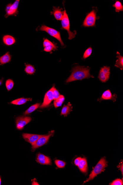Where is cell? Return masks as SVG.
Masks as SVG:
<instances>
[{
	"instance_id": "6da1fadb",
	"label": "cell",
	"mask_w": 123,
	"mask_h": 185,
	"mask_svg": "<svg viewBox=\"0 0 123 185\" xmlns=\"http://www.w3.org/2000/svg\"><path fill=\"white\" fill-rule=\"evenodd\" d=\"M90 68L87 66H76L74 67L71 71V75L67 79L66 82L79 80L86 78L94 77L90 73Z\"/></svg>"
},
{
	"instance_id": "7a4b0ae2",
	"label": "cell",
	"mask_w": 123,
	"mask_h": 185,
	"mask_svg": "<svg viewBox=\"0 0 123 185\" xmlns=\"http://www.w3.org/2000/svg\"><path fill=\"white\" fill-rule=\"evenodd\" d=\"M107 166V162L104 158H102L99 162L95 167L94 169L91 171L89 177L84 182V183L88 182L90 180H92L95 177L104 171L105 168Z\"/></svg>"
},
{
	"instance_id": "3957f363",
	"label": "cell",
	"mask_w": 123,
	"mask_h": 185,
	"mask_svg": "<svg viewBox=\"0 0 123 185\" xmlns=\"http://www.w3.org/2000/svg\"><path fill=\"white\" fill-rule=\"evenodd\" d=\"M61 25L62 29L66 30L69 34L68 39L72 40L75 38L76 33L75 31L74 32H72L70 30V24L69 18L65 9L64 10L63 17L61 20Z\"/></svg>"
},
{
	"instance_id": "277c9868",
	"label": "cell",
	"mask_w": 123,
	"mask_h": 185,
	"mask_svg": "<svg viewBox=\"0 0 123 185\" xmlns=\"http://www.w3.org/2000/svg\"><path fill=\"white\" fill-rule=\"evenodd\" d=\"M96 12L97 10L94 8L88 13L83 22V26L86 27L95 26L96 20L98 19Z\"/></svg>"
},
{
	"instance_id": "5b68a950",
	"label": "cell",
	"mask_w": 123,
	"mask_h": 185,
	"mask_svg": "<svg viewBox=\"0 0 123 185\" xmlns=\"http://www.w3.org/2000/svg\"><path fill=\"white\" fill-rule=\"evenodd\" d=\"M40 30L45 31L49 35L51 36L54 37L60 41L62 46H64V44L62 41L61 36H60V33L56 30L53 29L52 28L49 27L45 26V25H43L39 28Z\"/></svg>"
},
{
	"instance_id": "8992f818",
	"label": "cell",
	"mask_w": 123,
	"mask_h": 185,
	"mask_svg": "<svg viewBox=\"0 0 123 185\" xmlns=\"http://www.w3.org/2000/svg\"><path fill=\"white\" fill-rule=\"evenodd\" d=\"M54 134V131H51L48 134L41 136L34 144L32 145V150H35L46 144L49 140L50 137L52 136Z\"/></svg>"
},
{
	"instance_id": "52a82bcc",
	"label": "cell",
	"mask_w": 123,
	"mask_h": 185,
	"mask_svg": "<svg viewBox=\"0 0 123 185\" xmlns=\"http://www.w3.org/2000/svg\"><path fill=\"white\" fill-rule=\"evenodd\" d=\"M110 69L109 66H104L100 69L98 78L102 82H106L109 79Z\"/></svg>"
},
{
	"instance_id": "ba28073f",
	"label": "cell",
	"mask_w": 123,
	"mask_h": 185,
	"mask_svg": "<svg viewBox=\"0 0 123 185\" xmlns=\"http://www.w3.org/2000/svg\"><path fill=\"white\" fill-rule=\"evenodd\" d=\"M32 120V118L29 116L19 117L16 119V125L17 129H23L24 127Z\"/></svg>"
},
{
	"instance_id": "9c48e42d",
	"label": "cell",
	"mask_w": 123,
	"mask_h": 185,
	"mask_svg": "<svg viewBox=\"0 0 123 185\" xmlns=\"http://www.w3.org/2000/svg\"><path fill=\"white\" fill-rule=\"evenodd\" d=\"M53 100H54V97L53 96L52 89L51 88L46 93L44 96L43 103L40 108H43L47 107L49 106L50 103Z\"/></svg>"
},
{
	"instance_id": "30bf717a",
	"label": "cell",
	"mask_w": 123,
	"mask_h": 185,
	"mask_svg": "<svg viewBox=\"0 0 123 185\" xmlns=\"http://www.w3.org/2000/svg\"><path fill=\"white\" fill-rule=\"evenodd\" d=\"M57 43L51 42L47 38H44L43 47L44 51L50 52L53 50L57 49Z\"/></svg>"
},
{
	"instance_id": "8fae6325",
	"label": "cell",
	"mask_w": 123,
	"mask_h": 185,
	"mask_svg": "<svg viewBox=\"0 0 123 185\" xmlns=\"http://www.w3.org/2000/svg\"><path fill=\"white\" fill-rule=\"evenodd\" d=\"M36 161L41 165H51V159L48 157L41 153H38L37 155Z\"/></svg>"
},
{
	"instance_id": "7c38bea8",
	"label": "cell",
	"mask_w": 123,
	"mask_h": 185,
	"mask_svg": "<svg viewBox=\"0 0 123 185\" xmlns=\"http://www.w3.org/2000/svg\"><path fill=\"white\" fill-rule=\"evenodd\" d=\"M117 95L116 94H112L110 90H106L103 93L101 97L99 98L98 100L99 101H101L103 100H111L114 102L116 101Z\"/></svg>"
},
{
	"instance_id": "4fadbf2b",
	"label": "cell",
	"mask_w": 123,
	"mask_h": 185,
	"mask_svg": "<svg viewBox=\"0 0 123 185\" xmlns=\"http://www.w3.org/2000/svg\"><path fill=\"white\" fill-rule=\"evenodd\" d=\"M23 138L26 141L32 145L34 144L42 135L36 134H23Z\"/></svg>"
},
{
	"instance_id": "5bb4252c",
	"label": "cell",
	"mask_w": 123,
	"mask_h": 185,
	"mask_svg": "<svg viewBox=\"0 0 123 185\" xmlns=\"http://www.w3.org/2000/svg\"><path fill=\"white\" fill-rule=\"evenodd\" d=\"M19 1L17 0L12 4L11 7L8 11L6 12V14L5 15V17H8L10 16H14L18 13V7L19 4Z\"/></svg>"
},
{
	"instance_id": "9a60e30c",
	"label": "cell",
	"mask_w": 123,
	"mask_h": 185,
	"mask_svg": "<svg viewBox=\"0 0 123 185\" xmlns=\"http://www.w3.org/2000/svg\"><path fill=\"white\" fill-rule=\"evenodd\" d=\"M60 7H53V11L51 12V14L54 15L55 18L57 20H62L63 17L64 11Z\"/></svg>"
},
{
	"instance_id": "2e32d148",
	"label": "cell",
	"mask_w": 123,
	"mask_h": 185,
	"mask_svg": "<svg viewBox=\"0 0 123 185\" xmlns=\"http://www.w3.org/2000/svg\"><path fill=\"white\" fill-rule=\"evenodd\" d=\"M78 168L81 172L86 173L88 170L87 162L85 158H81L78 165Z\"/></svg>"
},
{
	"instance_id": "e0dca14e",
	"label": "cell",
	"mask_w": 123,
	"mask_h": 185,
	"mask_svg": "<svg viewBox=\"0 0 123 185\" xmlns=\"http://www.w3.org/2000/svg\"><path fill=\"white\" fill-rule=\"evenodd\" d=\"M3 41L7 46H11L15 43V39L13 36L10 35H5L3 37Z\"/></svg>"
},
{
	"instance_id": "ac0fdd59",
	"label": "cell",
	"mask_w": 123,
	"mask_h": 185,
	"mask_svg": "<svg viewBox=\"0 0 123 185\" xmlns=\"http://www.w3.org/2000/svg\"><path fill=\"white\" fill-rule=\"evenodd\" d=\"M72 104L70 103H69L67 105L63 106L62 109L61 114V115H63L64 116H67L68 114H69L71 111H72Z\"/></svg>"
},
{
	"instance_id": "d6986e66",
	"label": "cell",
	"mask_w": 123,
	"mask_h": 185,
	"mask_svg": "<svg viewBox=\"0 0 123 185\" xmlns=\"http://www.w3.org/2000/svg\"><path fill=\"white\" fill-rule=\"evenodd\" d=\"M32 98H22L16 99V100L12 101L11 104L15 105H22L25 104L27 102L32 100Z\"/></svg>"
},
{
	"instance_id": "ffe728a7",
	"label": "cell",
	"mask_w": 123,
	"mask_h": 185,
	"mask_svg": "<svg viewBox=\"0 0 123 185\" xmlns=\"http://www.w3.org/2000/svg\"><path fill=\"white\" fill-rule=\"evenodd\" d=\"M11 59V56L10 55L9 53L7 52L4 56L0 57V64L4 65L8 63L10 61Z\"/></svg>"
},
{
	"instance_id": "44dd1931",
	"label": "cell",
	"mask_w": 123,
	"mask_h": 185,
	"mask_svg": "<svg viewBox=\"0 0 123 185\" xmlns=\"http://www.w3.org/2000/svg\"><path fill=\"white\" fill-rule=\"evenodd\" d=\"M117 58L118 59L116 61V64H115V66L119 68L121 70H122L123 69V56H121L118 52H117Z\"/></svg>"
},
{
	"instance_id": "7402d4cb",
	"label": "cell",
	"mask_w": 123,
	"mask_h": 185,
	"mask_svg": "<svg viewBox=\"0 0 123 185\" xmlns=\"http://www.w3.org/2000/svg\"><path fill=\"white\" fill-rule=\"evenodd\" d=\"M40 105V103H37L36 104L32 105L24 112V114L25 115H27L32 113L34 111L36 110L39 107Z\"/></svg>"
},
{
	"instance_id": "603a6c76",
	"label": "cell",
	"mask_w": 123,
	"mask_h": 185,
	"mask_svg": "<svg viewBox=\"0 0 123 185\" xmlns=\"http://www.w3.org/2000/svg\"><path fill=\"white\" fill-rule=\"evenodd\" d=\"M25 71L27 73L29 74L32 75L35 73V67L32 65L29 64H26L25 65Z\"/></svg>"
},
{
	"instance_id": "cb8c5ba5",
	"label": "cell",
	"mask_w": 123,
	"mask_h": 185,
	"mask_svg": "<svg viewBox=\"0 0 123 185\" xmlns=\"http://www.w3.org/2000/svg\"><path fill=\"white\" fill-rule=\"evenodd\" d=\"M113 7L115 8V11L117 12H119V11H123V6L120 1H117L113 5Z\"/></svg>"
},
{
	"instance_id": "d4e9b609",
	"label": "cell",
	"mask_w": 123,
	"mask_h": 185,
	"mask_svg": "<svg viewBox=\"0 0 123 185\" xmlns=\"http://www.w3.org/2000/svg\"><path fill=\"white\" fill-rule=\"evenodd\" d=\"M14 84V82L12 79H9L6 81V86L8 91H10L13 88Z\"/></svg>"
},
{
	"instance_id": "484cf974",
	"label": "cell",
	"mask_w": 123,
	"mask_h": 185,
	"mask_svg": "<svg viewBox=\"0 0 123 185\" xmlns=\"http://www.w3.org/2000/svg\"><path fill=\"white\" fill-rule=\"evenodd\" d=\"M92 52V48L91 47H89L84 52L83 56V58L86 59L87 58V57H89L91 55Z\"/></svg>"
},
{
	"instance_id": "4316f807",
	"label": "cell",
	"mask_w": 123,
	"mask_h": 185,
	"mask_svg": "<svg viewBox=\"0 0 123 185\" xmlns=\"http://www.w3.org/2000/svg\"><path fill=\"white\" fill-rule=\"evenodd\" d=\"M52 89L53 96H54V100H56V99L58 98L60 95V92L58 91V90L55 88L54 85L53 86V87H52Z\"/></svg>"
},
{
	"instance_id": "83f0119b",
	"label": "cell",
	"mask_w": 123,
	"mask_h": 185,
	"mask_svg": "<svg viewBox=\"0 0 123 185\" xmlns=\"http://www.w3.org/2000/svg\"><path fill=\"white\" fill-rule=\"evenodd\" d=\"M55 164L59 168H64L66 165V163L63 161L57 160H55Z\"/></svg>"
},
{
	"instance_id": "f1b7e54d",
	"label": "cell",
	"mask_w": 123,
	"mask_h": 185,
	"mask_svg": "<svg viewBox=\"0 0 123 185\" xmlns=\"http://www.w3.org/2000/svg\"><path fill=\"white\" fill-rule=\"evenodd\" d=\"M111 185H123V181L122 180L120 179H117L113 181V182L111 183Z\"/></svg>"
},
{
	"instance_id": "f546056e",
	"label": "cell",
	"mask_w": 123,
	"mask_h": 185,
	"mask_svg": "<svg viewBox=\"0 0 123 185\" xmlns=\"http://www.w3.org/2000/svg\"><path fill=\"white\" fill-rule=\"evenodd\" d=\"M62 102L59 101L56 99V100H54V104L55 107V108H57L62 106Z\"/></svg>"
},
{
	"instance_id": "4dcf8cb0",
	"label": "cell",
	"mask_w": 123,
	"mask_h": 185,
	"mask_svg": "<svg viewBox=\"0 0 123 185\" xmlns=\"http://www.w3.org/2000/svg\"><path fill=\"white\" fill-rule=\"evenodd\" d=\"M81 158H78L75 160V164L76 165L78 166V164L79 163L80 161L81 160Z\"/></svg>"
},
{
	"instance_id": "1f68e13d",
	"label": "cell",
	"mask_w": 123,
	"mask_h": 185,
	"mask_svg": "<svg viewBox=\"0 0 123 185\" xmlns=\"http://www.w3.org/2000/svg\"><path fill=\"white\" fill-rule=\"evenodd\" d=\"M123 163L122 162V163H120V164L119 166H118V167H119V168H120V170L121 171V172H122V175H123Z\"/></svg>"
},
{
	"instance_id": "d6a6232c",
	"label": "cell",
	"mask_w": 123,
	"mask_h": 185,
	"mask_svg": "<svg viewBox=\"0 0 123 185\" xmlns=\"http://www.w3.org/2000/svg\"><path fill=\"white\" fill-rule=\"evenodd\" d=\"M1 177H0V185H1Z\"/></svg>"
},
{
	"instance_id": "836d02e7",
	"label": "cell",
	"mask_w": 123,
	"mask_h": 185,
	"mask_svg": "<svg viewBox=\"0 0 123 185\" xmlns=\"http://www.w3.org/2000/svg\"><path fill=\"white\" fill-rule=\"evenodd\" d=\"M1 83H2V81H0V85H1Z\"/></svg>"
}]
</instances>
